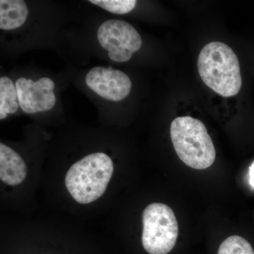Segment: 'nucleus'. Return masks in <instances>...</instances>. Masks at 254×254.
I'll list each match as a JSON object with an SVG mask.
<instances>
[{
  "mask_svg": "<svg viewBox=\"0 0 254 254\" xmlns=\"http://www.w3.org/2000/svg\"><path fill=\"white\" fill-rule=\"evenodd\" d=\"M90 89L101 98L110 101H121L131 90V79L120 70L96 66L91 68L86 76Z\"/></svg>",
  "mask_w": 254,
  "mask_h": 254,
  "instance_id": "obj_6",
  "label": "nucleus"
},
{
  "mask_svg": "<svg viewBox=\"0 0 254 254\" xmlns=\"http://www.w3.org/2000/svg\"><path fill=\"white\" fill-rule=\"evenodd\" d=\"M198 73L203 83L225 98L238 94L242 88L240 62L235 52L221 42H211L200 51Z\"/></svg>",
  "mask_w": 254,
  "mask_h": 254,
  "instance_id": "obj_1",
  "label": "nucleus"
},
{
  "mask_svg": "<svg viewBox=\"0 0 254 254\" xmlns=\"http://www.w3.org/2000/svg\"><path fill=\"white\" fill-rule=\"evenodd\" d=\"M250 183L251 186L254 188V162L250 168Z\"/></svg>",
  "mask_w": 254,
  "mask_h": 254,
  "instance_id": "obj_14",
  "label": "nucleus"
},
{
  "mask_svg": "<svg viewBox=\"0 0 254 254\" xmlns=\"http://www.w3.org/2000/svg\"><path fill=\"white\" fill-rule=\"evenodd\" d=\"M133 54L128 50H118L109 52L108 56L110 60L116 63H126L131 60Z\"/></svg>",
  "mask_w": 254,
  "mask_h": 254,
  "instance_id": "obj_13",
  "label": "nucleus"
},
{
  "mask_svg": "<svg viewBox=\"0 0 254 254\" xmlns=\"http://www.w3.org/2000/svg\"><path fill=\"white\" fill-rule=\"evenodd\" d=\"M19 107L14 82L7 76L0 78V120L17 112Z\"/></svg>",
  "mask_w": 254,
  "mask_h": 254,
  "instance_id": "obj_10",
  "label": "nucleus"
},
{
  "mask_svg": "<svg viewBox=\"0 0 254 254\" xmlns=\"http://www.w3.org/2000/svg\"><path fill=\"white\" fill-rule=\"evenodd\" d=\"M15 86L20 108L24 113H41L54 108L56 103L55 85L50 78H41L33 81L21 77L16 80Z\"/></svg>",
  "mask_w": 254,
  "mask_h": 254,
  "instance_id": "obj_5",
  "label": "nucleus"
},
{
  "mask_svg": "<svg viewBox=\"0 0 254 254\" xmlns=\"http://www.w3.org/2000/svg\"><path fill=\"white\" fill-rule=\"evenodd\" d=\"M218 254H254V251L248 241L238 235H233L222 242Z\"/></svg>",
  "mask_w": 254,
  "mask_h": 254,
  "instance_id": "obj_11",
  "label": "nucleus"
},
{
  "mask_svg": "<svg viewBox=\"0 0 254 254\" xmlns=\"http://www.w3.org/2000/svg\"><path fill=\"white\" fill-rule=\"evenodd\" d=\"M170 136L177 155L187 166L205 170L213 165L216 156L215 146L199 120L189 116L175 119Z\"/></svg>",
  "mask_w": 254,
  "mask_h": 254,
  "instance_id": "obj_3",
  "label": "nucleus"
},
{
  "mask_svg": "<svg viewBox=\"0 0 254 254\" xmlns=\"http://www.w3.org/2000/svg\"><path fill=\"white\" fill-rule=\"evenodd\" d=\"M142 245L150 254H168L178 237L179 226L173 209L162 203L148 205L142 215Z\"/></svg>",
  "mask_w": 254,
  "mask_h": 254,
  "instance_id": "obj_4",
  "label": "nucleus"
},
{
  "mask_svg": "<svg viewBox=\"0 0 254 254\" xmlns=\"http://www.w3.org/2000/svg\"><path fill=\"white\" fill-rule=\"evenodd\" d=\"M28 9L23 0L0 1V28L4 31L17 29L27 19Z\"/></svg>",
  "mask_w": 254,
  "mask_h": 254,
  "instance_id": "obj_9",
  "label": "nucleus"
},
{
  "mask_svg": "<svg viewBox=\"0 0 254 254\" xmlns=\"http://www.w3.org/2000/svg\"><path fill=\"white\" fill-rule=\"evenodd\" d=\"M89 2L115 14H126L136 6V0H91Z\"/></svg>",
  "mask_w": 254,
  "mask_h": 254,
  "instance_id": "obj_12",
  "label": "nucleus"
},
{
  "mask_svg": "<svg viewBox=\"0 0 254 254\" xmlns=\"http://www.w3.org/2000/svg\"><path fill=\"white\" fill-rule=\"evenodd\" d=\"M27 177V166L17 152L0 143V180L11 187L22 184Z\"/></svg>",
  "mask_w": 254,
  "mask_h": 254,
  "instance_id": "obj_8",
  "label": "nucleus"
},
{
  "mask_svg": "<svg viewBox=\"0 0 254 254\" xmlns=\"http://www.w3.org/2000/svg\"><path fill=\"white\" fill-rule=\"evenodd\" d=\"M114 168L109 155L100 152L91 153L70 167L65 175V187L75 201L89 204L104 194Z\"/></svg>",
  "mask_w": 254,
  "mask_h": 254,
  "instance_id": "obj_2",
  "label": "nucleus"
},
{
  "mask_svg": "<svg viewBox=\"0 0 254 254\" xmlns=\"http://www.w3.org/2000/svg\"><path fill=\"white\" fill-rule=\"evenodd\" d=\"M100 46L109 52L125 50L136 53L142 46V38L130 23L122 20H108L100 25L98 31Z\"/></svg>",
  "mask_w": 254,
  "mask_h": 254,
  "instance_id": "obj_7",
  "label": "nucleus"
}]
</instances>
